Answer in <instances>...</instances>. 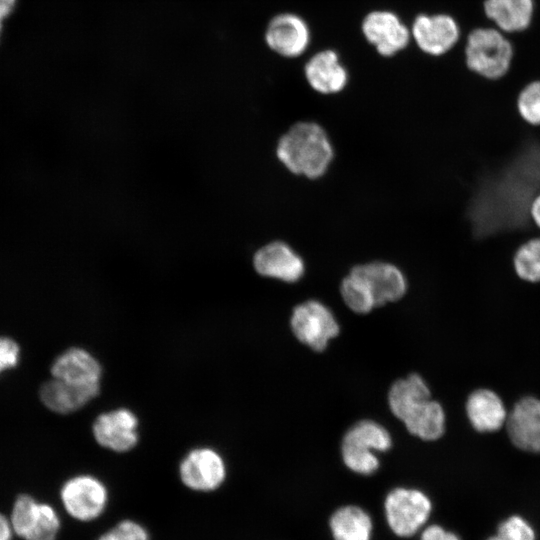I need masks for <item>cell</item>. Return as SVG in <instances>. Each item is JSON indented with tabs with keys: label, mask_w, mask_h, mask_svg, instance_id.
<instances>
[{
	"label": "cell",
	"mask_w": 540,
	"mask_h": 540,
	"mask_svg": "<svg viewBox=\"0 0 540 540\" xmlns=\"http://www.w3.org/2000/svg\"><path fill=\"white\" fill-rule=\"evenodd\" d=\"M335 150L326 129L315 121H298L278 139L276 157L291 174L309 180L322 178Z\"/></svg>",
	"instance_id": "obj_1"
},
{
	"label": "cell",
	"mask_w": 540,
	"mask_h": 540,
	"mask_svg": "<svg viewBox=\"0 0 540 540\" xmlns=\"http://www.w3.org/2000/svg\"><path fill=\"white\" fill-rule=\"evenodd\" d=\"M513 46L497 27L476 28L466 40L465 62L475 74L489 80L503 77L509 70Z\"/></svg>",
	"instance_id": "obj_2"
},
{
	"label": "cell",
	"mask_w": 540,
	"mask_h": 540,
	"mask_svg": "<svg viewBox=\"0 0 540 540\" xmlns=\"http://www.w3.org/2000/svg\"><path fill=\"white\" fill-rule=\"evenodd\" d=\"M9 519L14 535L23 540H57L62 527L54 505L26 493L15 499Z\"/></svg>",
	"instance_id": "obj_3"
},
{
	"label": "cell",
	"mask_w": 540,
	"mask_h": 540,
	"mask_svg": "<svg viewBox=\"0 0 540 540\" xmlns=\"http://www.w3.org/2000/svg\"><path fill=\"white\" fill-rule=\"evenodd\" d=\"M63 511L74 521L89 522L104 511L108 492L106 486L89 474L75 475L65 480L59 488Z\"/></svg>",
	"instance_id": "obj_4"
},
{
	"label": "cell",
	"mask_w": 540,
	"mask_h": 540,
	"mask_svg": "<svg viewBox=\"0 0 540 540\" xmlns=\"http://www.w3.org/2000/svg\"><path fill=\"white\" fill-rule=\"evenodd\" d=\"M291 328L300 342L315 351H323L339 333L333 313L317 300L305 301L293 309Z\"/></svg>",
	"instance_id": "obj_5"
},
{
	"label": "cell",
	"mask_w": 540,
	"mask_h": 540,
	"mask_svg": "<svg viewBox=\"0 0 540 540\" xmlns=\"http://www.w3.org/2000/svg\"><path fill=\"white\" fill-rule=\"evenodd\" d=\"M385 514L391 530L398 536L416 533L431 512L429 498L420 490L396 488L385 500Z\"/></svg>",
	"instance_id": "obj_6"
},
{
	"label": "cell",
	"mask_w": 540,
	"mask_h": 540,
	"mask_svg": "<svg viewBox=\"0 0 540 540\" xmlns=\"http://www.w3.org/2000/svg\"><path fill=\"white\" fill-rule=\"evenodd\" d=\"M411 36L425 55L441 57L458 43L461 30L449 14L420 13L413 20Z\"/></svg>",
	"instance_id": "obj_7"
},
{
	"label": "cell",
	"mask_w": 540,
	"mask_h": 540,
	"mask_svg": "<svg viewBox=\"0 0 540 540\" xmlns=\"http://www.w3.org/2000/svg\"><path fill=\"white\" fill-rule=\"evenodd\" d=\"M253 266L261 276L286 283L299 281L306 270L302 256L282 240H273L261 246L254 253Z\"/></svg>",
	"instance_id": "obj_8"
},
{
	"label": "cell",
	"mask_w": 540,
	"mask_h": 540,
	"mask_svg": "<svg viewBox=\"0 0 540 540\" xmlns=\"http://www.w3.org/2000/svg\"><path fill=\"white\" fill-rule=\"evenodd\" d=\"M179 474L189 489L210 492L221 486L226 477V467L221 455L212 448L191 450L181 461Z\"/></svg>",
	"instance_id": "obj_9"
},
{
	"label": "cell",
	"mask_w": 540,
	"mask_h": 540,
	"mask_svg": "<svg viewBox=\"0 0 540 540\" xmlns=\"http://www.w3.org/2000/svg\"><path fill=\"white\" fill-rule=\"evenodd\" d=\"M365 39L378 54L390 57L404 50L411 39V31L393 12L375 10L368 13L361 24Z\"/></svg>",
	"instance_id": "obj_10"
},
{
	"label": "cell",
	"mask_w": 540,
	"mask_h": 540,
	"mask_svg": "<svg viewBox=\"0 0 540 540\" xmlns=\"http://www.w3.org/2000/svg\"><path fill=\"white\" fill-rule=\"evenodd\" d=\"M138 419L129 409L119 408L100 414L93 423L97 443L114 452H127L138 442Z\"/></svg>",
	"instance_id": "obj_11"
},
{
	"label": "cell",
	"mask_w": 540,
	"mask_h": 540,
	"mask_svg": "<svg viewBox=\"0 0 540 540\" xmlns=\"http://www.w3.org/2000/svg\"><path fill=\"white\" fill-rule=\"evenodd\" d=\"M268 47L280 56L294 58L302 55L310 43V30L306 21L294 13L274 16L265 31Z\"/></svg>",
	"instance_id": "obj_12"
},
{
	"label": "cell",
	"mask_w": 540,
	"mask_h": 540,
	"mask_svg": "<svg viewBox=\"0 0 540 540\" xmlns=\"http://www.w3.org/2000/svg\"><path fill=\"white\" fill-rule=\"evenodd\" d=\"M51 374L70 385L100 389L102 368L88 351L73 347L62 352L52 363Z\"/></svg>",
	"instance_id": "obj_13"
},
{
	"label": "cell",
	"mask_w": 540,
	"mask_h": 540,
	"mask_svg": "<svg viewBox=\"0 0 540 540\" xmlns=\"http://www.w3.org/2000/svg\"><path fill=\"white\" fill-rule=\"evenodd\" d=\"M373 295L375 305L381 306L401 299L407 290V280L402 270L388 261L373 260L356 264Z\"/></svg>",
	"instance_id": "obj_14"
},
{
	"label": "cell",
	"mask_w": 540,
	"mask_h": 540,
	"mask_svg": "<svg viewBox=\"0 0 540 540\" xmlns=\"http://www.w3.org/2000/svg\"><path fill=\"white\" fill-rule=\"evenodd\" d=\"M506 427L517 448L540 453V400L528 396L516 402L507 416Z\"/></svg>",
	"instance_id": "obj_15"
},
{
	"label": "cell",
	"mask_w": 540,
	"mask_h": 540,
	"mask_svg": "<svg viewBox=\"0 0 540 540\" xmlns=\"http://www.w3.org/2000/svg\"><path fill=\"white\" fill-rule=\"evenodd\" d=\"M304 75L309 86L319 94L333 95L345 89L348 84L347 69L331 49L314 54L305 64Z\"/></svg>",
	"instance_id": "obj_16"
},
{
	"label": "cell",
	"mask_w": 540,
	"mask_h": 540,
	"mask_svg": "<svg viewBox=\"0 0 540 540\" xmlns=\"http://www.w3.org/2000/svg\"><path fill=\"white\" fill-rule=\"evenodd\" d=\"M466 412L471 425L479 432L497 431L507 420L501 398L489 389L473 391L467 399Z\"/></svg>",
	"instance_id": "obj_17"
},
{
	"label": "cell",
	"mask_w": 540,
	"mask_h": 540,
	"mask_svg": "<svg viewBox=\"0 0 540 540\" xmlns=\"http://www.w3.org/2000/svg\"><path fill=\"white\" fill-rule=\"evenodd\" d=\"M100 389L82 388L53 378L40 388L43 404L58 414H68L85 406L99 394Z\"/></svg>",
	"instance_id": "obj_18"
},
{
	"label": "cell",
	"mask_w": 540,
	"mask_h": 540,
	"mask_svg": "<svg viewBox=\"0 0 540 540\" xmlns=\"http://www.w3.org/2000/svg\"><path fill=\"white\" fill-rule=\"evenodd\" d=\"M484 11L502 32H521L532 21L534 0H485Z\"/></svg>",
	"instance_id": "obj_19"
},
{
	"label": "cell",
	"mask_w": 540,
	"mask_h": 540,
	"mask_svg": "<svg viewBox=\"0 0 540 540\" xmlns=\"http://www.w3.org/2000/svg\"><path fill=\"white\" fill-rule=\"evenodd\" d=\"M430 390L421 376L411 374L396 381L388 393L392 413L401 421L419 404L429 400Z\"/></svg>",
	"instance_id": "obj_20"
},
{
	"label": "cell",
	"mask_w": 540,
	"mask_h": 540,
	"mask_svg": "<svg viewBox=\"0 0 540 540\" xmlns=\"http://www.w3.org/2000/svg\"><path fill=\"white\" fill-rule=\"evenodd\" d=\"M403 422L411 434L432 441L444 433L445 414L438 402L429 399L416 406Z\"/></svg>",
	"instance_id": "obj_21"
},
{
	"label": "cell",
	"mask_w": 540,
	"mask_h": 540,
	"mask_svg": "<svg viewBox=\"0 0 540 540\" xmlns=\"http://www.w3.org/2000/svg\"><path fill=\"white\" fill-rule=\"evenodd\" d=\"M330 528L334 540H370L372 522L363 509L348 505L333 513Z\"/></svg>",
	"instance_id": "obj_22"
},
{
	"label": "cell",
	"mask_w": 540,
	"mask_h": 540,
	"mask_svg": "<svg viewBox=\"0 0 540 540\" xmlns=\"http://www.w3.org/2000/svg\"><path fill=\"white\" fill-rule=\"evenodd\" d=\"M342 445L366 451H386L391 446L388 431L371 420H363L354 424L344 435Z\"/></svg>",
	"instance_id": "obj_23"
},
{
	"label": "cell",
	"mask_w": 540,
	"mask_h": 540,
	"mask_svg": "<svg viewBox=\"0 0 540 540\" xmlns=\"http://www.w3.org/2000/svg\"><path fill=\"white\" fill-rule=\"evenodd\" d=\"M340 293L345 304L356 313L365 314L376 307L369 286L355 266L342 279Z\"/></svg>",
	"instance_id": "obj_24"
},
{
	"label": "cell",
	"mask_w": 540,
	"mask_h": 540,
	"mask_svg": "<svg viewBox=\"0 0 540 540\" xmlns=\"http://www.w3.org/2000/svg\"><path fill=\"white\" fill-rule=\"evenodd\" d=\"M516 276L528 283H540V236L522 242L512 258Z\"/></svg>",
	"instance_id": "obj_25"
},
{
	"label": "cell",
	"mask_w": 540,
	"mask_h": 540,
	"mask_svg": "<svg viewBox=\"0 0 540 540\" xmlns=\"http://www.w3.org/2000/svg\"><path fill=\"white\" fill-rule=\"evenodd\" d=\"M517 111L524 122L540 126V80L528 83L518 94Z\"/></svg>",
	"instance_id": "obj_26"
},
{
	"label": "cell",
	"mask_w": 540,
	"mask_h": 540,
	"mask_svg": "<svg viewBox=\"0 0 540 540\" xmlns=\"http://www.w3.org/2000/svg\"><path fill=\"white\" fill-rule=\"evenodd\" d=\"M345 465L360 474H371L379 467V460L372 451L341 445Z\"/></svg>",
	"instance_id": "obj_27"
},
{
	"label": "cell",
	"mask_w": 540,
	"mask_h": 540,
	"mask_svg": "<svg viewBox=\"0 0 540 540\" xmlns=\"http://www.w3.org/2000/svg\"><path fill=\"white\" fill-rule=\"evenodd\" d=\"M98 540H149V535L140 523L127 519L102 534Z\"/></svg>",
	"instance_id": "obj_28"
},
{
	"label": "cell",
	"mask_w": 540,
	"mask_h": 540,
	"mask_svg": "<svg viewBox=\"0 0 540 540\" xmlns=\"http://www.w3.org/2000/svg\"><path fill=\"white\" fill-rule=\"evenodd\" d=\"M497 535L503 540H535L533 528L525 519L516 515L499 525Z\"/></svg>",
	"instance_id": "obj_29"
},
{
	"label": "cell",
	"mask_w": 540,
	"mask_h": 540,
	"mask_svg": "<svg viewBox=\"0 0 540 540\" xmlns=\"http://www.w3.org/2000/svg\"><path fill=\"white\" fill-rule=\"evenodd\" d=\"M20 360V347L12 338L0 336V374L16 367Z\"/></svg>",
	"instance_id": "obj_30"
},
{
	"label": "cell",
	"mask_w": 540,
	"mask_h": 540,
	"mask_svg": "<svg viewBox=\"0 0 540 540\" xmlns=\"http://www.w3.org/2000/svg\"><path fill=\"white\" fill-rule=\"evenodd\" d=\"M421 540H460L457 535L446 531L439 525L428 526L421 535Z\"/></svg>",
	"instance_id": "obj_31"
},
{
	"label": "cell",
	"mask_w": 540,
	"mask_h": 540,
	"mask_svg": "<svg viewBox=\"0 0 540 540\" xmlns=\"http://www.w3.org/2000/svg\"><path fill=\"white\" fill-rule=\"evenodd\" d=\"M14 536L9 517L0 513V540H12Z\"/></svg>",
	"instance_id": "obj_32"
},
{
	"label": "cell",
	"mask_w": 540,
	"mask_h": 540,
	"mask_svg": "<svg viewBox=\"0 0 540 540\" xmlns=\"http://www.w3.org/2000/svg\"><path fill=\"white\" fill-rule=\"evenodd\" d=\"M529 214L534 225L540 230V193L532 199Z\"/></svg>",
	"instance_id": "obj_33"
},
{
	"label": "cell",
	"mask_w": 540,
	"mask_h": 540,
	"mask_svg": "<svg viewBox=\"0 0 540 540\" xmlns=\"http://www.w3.org/2000/svg\"><path fill=\"white\" fill-rule=\"evenodd\" d=\"M17 0H0V21L4 22L14 12Z\"/></svg>",
	"instance_id": "obj_34"
},
{
	"label": "cell",
	"mask_w": 540,
	"mask_h": 540,
	"mask_svg": "<svg viewBox=\"0 0 540 540\" xmlns=\"http://www.w3.org/2000/svg\"><path fill=\"white\" fill-rule=\"evenodd\" d=\"M487 540H503V539H502L500 536L495 535V536L490 537V538L487 539Z\"/></svg>",
	"instance_id": "obj_35"
},
{
	"label": "cell",
	"mask_w": 540,
	"mask_h": 540,
	"mask_svg": "<svg viewBox=\"0 0 540 540\" xmlns=\"http://www.w3.org/2000/svg\"><path fill=\"white\" fill-rule=\"evenodd\" d=\"M2 32H3V22L0 21V39H1V36H2Z\"/></svg>",
	"instance_id": "obj_36"
}]
</instances>
